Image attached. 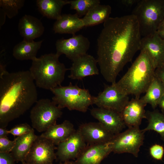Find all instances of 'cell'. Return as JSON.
Returning a JSON list of instances; mask_svg holds the SVG:
<instances>
[{"label":"cell","instance_id":"1","mask_svg":"<svg viewBox=\"0 0 164 164\" xmlns=\"http://www.w3.org/2000/svg\"><path fill=\"white\" fill-rule=\"evenodd\" d=\"M141 36L136 17L131 14L109 17L97 39V59L101 73L111 84L140 50Z\"/></svg>","mask_w":164,"mask_h":164},{"label":"cell","instance_id":"2","mask_svg":"<svg viewBox=\"0 0 164 164\" xmlns=\"http://www.w3.org/2000/svg\"><path fill=\"white\" fill-rule=\"evenodd\" d=\"M36 86L29 70L9 72L0 65V127L23 115L36 102Z\"/></svg>","mask_w":164,"mask_h":164},{"label":"cell","instance_id":"3","mask_svg":"<svg viewBox=\"0 0 164 164\" xmlns=\"http://www.w3.org/2000/svg\"><path fill=\"white\" fill-rule=\"evenodd\" d=\"M125 73L114 84L121 93L139 98L145 93L155 77V70L149 56L143 50Z\"/></svg>","mask_w":164,"mask_h":164},{"label":"cell","instance_id":"4","mask_svg":"<svg viewBox=\"0 0 164 164\" xmlns=\"http://www.w3.org/2000/svg\"><path fill=\"white\" fill-rule=\"evenodd\" d=\"M60 56L45 54L32 60L29 71L36 87L51 91L61 85L68 69L59 61Z\"/></svg>","mask_w":164,"mask_h":164},{"label":"cell","instance_id":"5","mask_svg":"<svg viewBox=\"0 0 164 164\" xmlns=\"http://www.w3.org/2000/svg\"><path fill=\"white\" fill-rule=\"evenodd\" d=\"M53 94L52 100L61 109L82 112L87 111L93 104L94 96L88 90L81 88L70 83L67 86H58L50 91Z\"/></svg>","mask_w":164,"mask_h":164},{"label":"cell","instance_id":"6","mask_svg":"<svg viewBox=\"0 0 164 164\" xmlns=\"http://www.w3.org/2000/svg\"><path fill=\"white\" fill-rule=\"evenodd\" d=\"M132 14L138 21L141 36L152 35L164 17V0H140Z\"/></svg>","mask_w":164,"mask_h":164},{"label":"cell","instance_id":"7","mask_svg":"<svg viewBox=\"0 0 164 164\" xmlns=\"http://www.w3.org/2000/svg\"><path fill=\"white\" fill-rule=\"evenodd\" d=\"M62 114V109L52 100L42 98L38 100L32 108L30 118L33 128L41 132L56 124Z\"/></svg>","mask_w":164,"mask_h":164},{"label":"cell","instance_id":"8","mask_svg":"<svg viewBox=\"0 0 164 164\" xmlns=\"http://www.w3.org/2000/svg\"><path fill=\"white\" fill-rule=\"evenodd\" d=\"M145 132L139 127H132L115 135L110 142L112 152L130 153L138 157L143 144Z\"/></svg>","mask_w":164,"mask_h":164},{"label":"cell","instance_id":"9","mask_svg":"<svg viewBox=\"0 0 164 164\" xmlns=\"http://www.w3.org/2000/svg\"><path fill=\"white\" fill-rule=\"evenodd\" d=\"M55 145L51 141L38 136L22 163L25 164H53L57 158Z\"/></svg>","mask_w":164,"mask_h":164},{"label":"cell","instance_id":"10","mask_svg":"<svg viewBox=\"0 0 164 164\" xmlns=\"http://www.w3.org/2000/svg\"><path fill=\"white\" fill-rule=\"evenodd\" d=\"M129 101L128 96L120 92L113 84L106 86L97 96H94L93 104L121 113Z\"/></svg>","mask_w":164,"mask_h":164},{"label":"cell","instance_id":"11","mask_svg":"<svg viewBox=\"0 0 164 164\" xmlns=\"http://www.w3.org/2000/svg\"><path fill=\"white\" fill-rule=\"evenodd\" d=\"M90 42L87 37L79 34L73 35L67 39H61L56 43V53L60 56L64 54L72 61L75 59L87 54Z\"/></svg>","mask_w":164,"mask_h":164},{"label":"cell","instance_id":"12","mask_svg":"<svg viewBox=\"0 0 164 164\" xmlns=\"http://www.w3.org/2000/svg\"><path fill=\"white\" fill-rule=\"evenodd\" d=\"M87 145L77 129L67 139L57 145L56 152L57 158L61 162L75 160Z\"/></svg>","mask_w":164,"mask_h":164},{"label":"cell","instance_id":"13","mask_svg":"<svg viewBox=\"0 0 164 164\" xmlns=\"http://www.w3.org/2000/svg\"><path fill=\"white\" fill-rule=\"evenodd\" d=\"M77 130L87 145L109 143L115 135L99 122L81 124Z\"/></svg>","mask_w":164,"mask_h":164},{"label":"cell","instance_id":"14","mask_svg":"<svg viewBox=\"0 0 164 164\" xmlns=\"http://www.w3.org/2000/svg\"><path fill=\"white\" fill-rule=\"evenodd\" d=\"M141 50L146 52L155 69L164 66V40L157 32L142 38Z\"/></svg>","mask_w":164,"mask_h":164},{"label":"cell","instance_id":"15","mask_svg":"<svg viewBox=\"0 0 164 164\" xmlns=\"http://www.w3.org/2000/svg\"><path fill=\"white\" fill-rule=\"evenodd\" d=\"M91 116L114 135L121 132L126 127L121 113L115 111L100 107L90 110Z\"/></svg>","mask_w":164,"mask_h":164},{"label":"cell","instance_id":"16","mask_svg":"<svg viewBox=\"0 0 164 164\" xmlns=\"http://www.w3.org/2000/svg\"><path fill=\"white\" fill-rule=\"evenodd\" d=\"M70 69L68 77L72 80H82L87 77L99 74L97 59L87 54L74 59Z\"/></svg>","mask_w":164,"mask_h":164},{"label":"cell","instance_id":"17","mask_svg":"<svg viewBox=\"0 0 164 164\" xmlns=\"http://www.w3.org/2000/svg\"><path fill=\"white\" fill-rule=\"evenodd\" d=\"M112 152L110 142L87 145L74 161L76 164H101Z\"/></svg>","mask_w":164,"mask_h":164},{"label":"cell","instance_id":"18","mask_svg":"<svg viewBox=\"0 0 164 164\" xmlns=\"http://www.w3.org/2000/svg\"><path fill=\"white\" fill-rule=\"evenodd\" d=\"M146 105L139 98L129 101L121 113L126 126L139 127L142 119L146 118L145 110Z\"/></svg>","mask_w":164,"mask_h":164},{"label":"cell","instance_id":"19","mask_svg":"<svg viewBox=\"0 0 164 164\" xmlns=\"http://www.w3.org/2000/svg\"><path fill=\"white\" fill-rule=\"evenodd\" d=\"M18 29L23 40L31 41L43 34L45 28L42 22L38 18L31 15H25L19 20Z\"/></svg>","mask_w":164,"mask_h":164},{"label":"cell","instance_id":"20","mask_svg":"<svg viewBox=\"0 0 164 164\" xmlns=\"http://www.w3.org/2000/svg\"><path fill=\"white\" fill-rule=\"evenodd\" d=\"M76 130L70 121L65 120L61 124L56 123L52 125L40 135L57 145L67 139Z\"/></svg>","mask_w":164,"mask_h":164},{"label":"cell","instance_id":"21","mask_svg":"<svg viewBox=\"0 0 164 164\" xmlns=\"http://www.w3.org/2000/svg\"><path fill=\"white\" fill-rule=\"evenodd\" d=\"M84 27L82 19L76 13L64 14L56 20L53 29L55 33L70 34L73 35Z\"/></svg>","mask_w":164,"mask_h":164},{"label":"cell","instance_id":"22","mask_svg":"<svg viewBox=\"0 0 164 164\" xmlns=\"http://www.w3.org/2000/svg\"><path fill=\"white\" fill-rule=\"evenodd\" d=\"M37 137L34 130L15 139V144L10 153L15 162H23Z\"/></svg>","mask_w":164,"mask_h":164},{"label":"cell","instance_id":"23","mask_svg":"<svg viewBox=\"0 0 164 164\" xmlns=\"http://www.w3.org/2000/svg\"><path fill=\"white\" fill-rule=\"evenodd\" d=\"M43 40L35 42L24 40L20 42L14 47L12 55L16 59L20 60H32L36 57Z\"/></svg>","mask_w":164,"mask_h":164},{"label":"cell","instance_id":"24","mask_svg":"<svg viewBox=\"0 0 164 164\" xmlns=\"http://www.w3.org/2000/svg\"><path fill=\"white\" fill-rule=\"evenodd\" d=\"M111 8L109 5H97L90 9L82 18L84 26L104 23L109 18Z\"/></svg>","mask_w":164,"mask_h":164},{"label":"cell","instance_id":"25","mask_svg":"<svg viewBox=\"0 0 164 164\" xmlns=\"http://www.w3.org/2000/svg\"><path fill=\"white\" fill-rule=\"evenodd\" d=\"M36 4L39 11L43 16L56 20L61 17L62 9L69 4V1L37 0Z\"/></svg>","mask_w":164,"mask_h":164},{"label":"cell","instance_id":"26","mask_svg":"<svg viewBox=\"0 0 164 164\" xmlns=\"http://www.w3.org/2000/svg\"><path fill=\"white\" fill-rule=\"evenodd\" d=\"M164 94V86L155 76L145 94L140 99L145 104H150L155 109L158 105L159 101Z\"/></svg>","mask_w":164,"mask_h":164},{"label":"cell","instance_id":"27","mask_svg":"<svg viewBox=\"0 0 164 164\" xmlns=\"http://www.w3.org/2000/svg\"><path fill=\"white\" fill-rule=\"evenodd\" d=\"M146 118L148 121L147 126L142 130L145 132L153 131L157 132L164 141V115L155 110L146 112Z\"/></svg>","mask_w":164,"mask_h":164},{"label":"cell","instance_id":"28","mask_svg":"<svg viewBox=\"0 0 164 164\" xmlns=\"http://www.w3.org/2000/svg\"><path fill=\"white\" fill-rule=\"evenodd\" d=\"M100 3V1L99 0L69 1L71 9L75 10L76 14L79 17L85 15L90 9Z\"/></svg>","mask_w":164,"mask_h":164},{"label":"cell","instance_id":"29","mask_svg":"<svg viewBox=\"0 0 164 164\" xmlns=\"http://www.w3.org/2000/svg\"><path fill=\"white\" fill-rule=\"evenodd\" d=\"M24 0H0V6L4 13L9 19L16 16L23 6Z\"/></svg>","mask_w":164,"mask_h":164},{"label":"cell","instance_id":"30","mask_svg":"<svg viewBox=\"0 0 164 164\" xmlns=\"http://www.w3.org/2000/svg\"><path fill=\"white\" fill-rule=\"evenodd\" d=\"M34 130V128L28 124L24 123L16 125L8 130V132L9 134L18 137L27 134Z\"/></svg>","mask_w":164,"mask_h":164},{"label":"cell","instance_id":"31","mask_svg":"<svg viewBox=\"0 0 164 164\" xmlns=\"http://www.w3.org/2000/svg\"><path fill=\"white\" fill-rule=\"evenodd\" d=\"M149 153L151 156L154 159L162 160L164 154V148L160 145L155 144L149 148Z\"/></svg>","mask_w":164,"mask_h":164},{"label":"cell","instance_id":"32","mask_svg":"<svg viewBox=\"0 0 164 164\" xmlns=\"http://www.w3.org/2000/svg\"><path fill=\"white\" fill-rule=\"evenodd\" d=\"M15 144V139L12 141L7 137H0V152L10 153Z\"/></svg>","mask_w":164,"mask_h":164},{"label":"cell","instance_id":"33","mask_svg":"<svg viewBox=\"0 0 164 164\" xmlns=\"http://www.w3.org/2000/svg\"><path fill=\"white\" fill-rule=\"evenodd\" d=\"M15 162L11 153L0 152V164H15Z\"/></svg>","mask_w":164,"mask_h":164},{"label":"cell","instance_id":"34","mask_svg":"<svg viewBox=\"0 0 164 164\" xmlns=\"http://www.w3.org/2000/svg\"><path fill=\"white\" fill-rule=\"evenodd\" d=\"M155 76L164 86V66L155 69Z\"/></svg>","mask_w":164,"mask_h":164},{"label":"cell","instance_id":"35","mask_svg":"<svg viewBox=\"0 0 164 164\" xmlns=\"http://www.w3.org/2000/svg\"><path fill=\"white\" fill-rule=\"evenodd\" d=\"M140 0H122L121 1L123 5L127 6H131L137 3Z\"/></svg>","mask_w":164,"mask_h":164},{"label":"cell","instance_id":"36","mask_svg":"<svg viewBox=\"0 0 164 164\" xmlns=\"http://www.w3.org/2000/svg\"><path fill=\"white\" fill-rule=\"evenodd\" d=\"M8 134V130L6 128L0 127V137H7Z\"/></svg>","mask_w":164,"mask_h":164},{"label":"cell","instance_id":"37","mask_svg":"<svg viewBox=\"0 0 164 164\" xmlns=\"http://www.w3.org/2000/svg\"><path fill=\"white\" fill-rule=\"evenodd\" d=\"M158 105L161 108L162 111L164 112V94L159 101Z\"/></svg>","mask_w":164,"mask_h":164},{"label":"cell","instance_id":"38","mask_svg":"<svg viewBox=\"0 0 164 164\" xmlns=\"http://www.w3.org/2000/svg\"><path fill=\"white\" fill-rule=\"evenodd\" d=\"M164 30V17L158 28L157 31Z\"/></svg>","mask_w":164,"mask_h":164},{"label":"cell","instance_id":"39","mask_svg":"<svg viewBox=\"0 0 164 164\" xmlns=\"http://www.w3.org/2000/svg\"><path fill=\"white\" fill-rule=\"evenodd\" d=\"M57 164H76L74 161H69L64 162H60Z\"/></svg>","mask_w":164,"mask_h":164},{"label":"cell","instance_id":"40","mask_svg":"<svg viewBox=\"0 0 164 164\" xmlns=\"http://www.w3.org/2000/svg\"><path fill=\"white\" fill-rule=\"evenodd\" d=\"M160 36L163 40H164V30L157 31Z\"/></svg>","mask_w":164,"mask_h":164},{"label":"cell","instance_id":"41","mask_svg":"<svg viewBox=\"0 0 164 164\" xmlns=\"http://www.w3.org/2000/svg\"><path fill=\"white\" fill-rule=\"evenodd\" d=\"M22 164H25L23 163H22Z\"/></svg>","mask_w":164,"mask_h":164}]
</instances>
